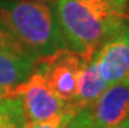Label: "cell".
I'll return each instance as SVG.
<instances>
[{
    "instance_id": "1",
    "label": "cell",
    "mask_w": 129,
    "mask_h": 128,
    "mask_svg": "<svg viewBox=\"0 0 129 128\" xmlns=\"http://www.w3.org/2000/svg\"><path fill=\"white\" fill-rule=\"evenodd\" d=\"M52 7L65 47L85 62L126 20L113 13L104 0H55Z\"/></svg>"
},
{
    "instance_id": "2",
    "label": "cell",
    "mask_w": 129,
    "mask_h": 128,
    "mask_svg": "<svg viewBox=\"0 0 129 128\" xmlns=\"http://www.w3.org/2000/svg\"><path fill=\"white\" fill-rule=\"evenodd\" d=\"M0 25L39 60L67 48L54 7L48 3L0 0Z\"/></svg>"
},
{
    "instance_id": "3",
    "label": "cell",
    "mask_w": 129,
    "mask_h": 128,
    "mask_svg": "<svg viewBox=\"0 0 129 128\" xmlns=\"http://www.w3.org/2000/svg\"><path fill=\"white\" fill-rule=\"evenodd\" d=\"M9 93H16L22 98L29 122L46 120L65 111H73L50 88L42 59L33 73Z\"/></svg>"
},
{
    "instance_id": "4",
    "label": "cell",
    "mask_w": 129,
    "mask_h": 128,
    "mask_svg": "<svg viewBox=\"0 0 129 128\" xmlns=\"http://www.w3.org/2000/svg\"><path fill=\"white\" fill-rule=\"evenodd\" d=\"M39 59L0 25V94L9 93L33 73Z\"/></svg>"
},
{
    "instance_id": "5",
    "label": "cell",
    "mask_w": 129,
    "mask_h": 128,
    "mask_svg": "<svg viewBox=\"0 0 129 128\" xmlns=\"http://www.w3.org/2000/svg\"><path fill=\"white\" fill-rule=\"evenodd\" d=\"M94 62L101 77L112 85L129 79V18L126 17L116 33H113L95 52Z\"/></svg>"
},
{
    "instance_id": "6",
    "label": "cell",
    "mask_w": 129,
    "mask_h": 128,
    "mask_svg": "<svg viewBox=\"0 0 129 128\" xmlns=\"http://www.w3.org/2000/svg\"><path fill=\"white\" fill-rule=\"evenodd\" d=\"M42 62L46 68L47 82L52 92L72 109L78 72L85 60L76 52L64 48L52 56L43 58Z\"/></svg>"
},
{
    "instance_id": "7",
    "label": "cell",
    "mask_w": 129,
    "mask_h": 128,
    "mask_svg": "<svg viewBox=\"0 0 129 128\" xmlns=\"http://www.w3.org/2000/svg\"><path fill=\"white\" fill-rule=\"evenodd\" d=\"M96 128H113L129 118V79L110 85L91 106Z\"/></svg>"
},
{
    "instance_id": "8",
    "label": "cell",
    "mask_w": 129,
    "mask_h": 128,
    "mask_svg": "<svg viewBox=\"0 0 129 128\" xmlns=\"http://www.w3.org/2000/svg\"><path fill=\"white\" fill-rule=\"evenodd\" d=\"M108 86L110 85H107V82L98 72L94 58L89 62H83L78 72L76 93L72 99V109L78 111L81 109L90 107Z\"/></svg>"
},
{
    "instance_id": "9",
    "label": "cell",
    "mask_w": 129,
    "mask_h": 128,
    "mask_svg": "<svg viewBox=\"0 0 129 128\" xmlns=\"http://www.w3.org/2000/svg\"><path fill=\"white\" fill-rule=\"evenodd\" d=\"M27 123L21 97L16 93L0 94V128H26Z\"/></svg>"
},
{
    "instance_id": "10",
    "label": "cell",
    "mask_w": 129,
    "mask_h": 128,
    "mask_svg": "<svg viewBox=\"0 0 129 128\" xmlns=\"http://www.w3.org/2000/svg\"><path fill=\"white\" fill-rule=\"evenodd\" d=\"M64 128H96L95 120L90 107L81 109L68 119Z\"/></svg>"
},
{
    "instance_id": "11",
    "label": "cell",
    "mask_w": 129,
    "mask_h": 128,
    "mask_svg": "<svg viewBox=\"0 0 129 128\" xmlns=\"http://www.w3.org/2000/svg\"><path fill=\"white\" fill-rule=\"evenodd\" d=\"M73 111H65L61 114H57L52 118H48L46 120H38V122H29L26 128H64L65 123L68 122Z\"/></svg>"
},
{
    "instance_id": "12",
    "label": "cell",
    "mask_w": 129,
    "mask_h": 128,
    "mask_svg": "<svg viewBox=\"0 0 129 128\" xmlns=\"http://www.w3.org/2000/svg\"><path fill=\"white\" fill-rule=\"evenodd\" d=\"M104 2L115 14L125 17L129 12V0H104Z\"/></svg>"
},
{
    "instance_id": "13",
    "label": "cell",
    "mask_w": 129,
    "mask_h": 128,
    "mask_svg": "<svg viewBox=\"0 0 129 128\" xmlns=\"http://www.w3.org/2000/svg\"><path fill=\"white\" fill-rule=\"evenodd\" d=\"M113 128H129V118L125 120V122H123L121 124L116 125V127H113Z\"/></svg>"
},
{
    "instance_id": "14",
    "label": "cell",
    "mask_w": 129,
    "mask_h": 128,
    "mask_svg": "<svg viewBox=\"0 0 129 128\" xmlns=\"http://www.w3.org/2000/svg\"><path fill=\"white\" fill-rule=\"evenodd\" d=\"M33 2H44V3H54L55 2V0H33Z\"/></svg>"
},
{
    "instance_id": "15",
    "label": "cell",
    "mask_w": 129,
    "mask_h": 128,
    "mask_svg": "<svg viewBox=\"0 0 129 128\" xmlns=\"http://www.w3.org/2000/svg\"><path fill=\"white\" fill-rule=\"evenodd\" d=\"M126 17H128V18H129V13H128V14H126Z\"/></svg>"
}]
</instances>
